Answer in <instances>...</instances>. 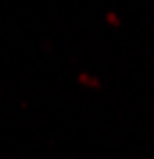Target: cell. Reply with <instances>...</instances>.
Segmentation results:
<instances>
[]
</instances>
